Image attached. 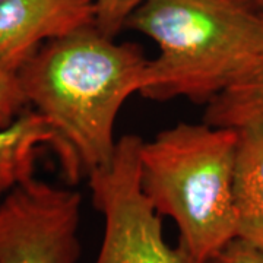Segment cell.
Instances as JSON below:
<instances>
[{
  "label": "cell",
  "mask_w": 263,
  "mask_h": 263,
  "mask_svg": "<svg viewBox=\"0 0 263 263\" xmlns=\"http://www.w3.org/2000/svg\"><path fill=\"white\" fill-rule=\"evenodd\" d=\"M233 196L237 237L263 249V123L237 129Z\"/></svg>",
  "instance_id": "obj_7"
},
{
  "label": "cell",
  "mask_w": 263,
  "mask_h": 263,
  "mask_svg": "<svg viewBox=\"0 0 263 263\" xmlns=\"http://www.w3.org/2000/svg\"><path fill=\"white\" fill-rule=\"evenodd\" d=\"M56 146L53 127L34 108L25 110L10 126L0 129V196L34 177L40 154Z\"/></svg>",
  "instance_id": "obj_8"
},
{
  "label": "cell",
  "mask_w": 263,
  "mask_h": 263,
  "mask_svg": "<svg viewBox=\"0 0 263 263\" xmlns=\"http://www.w3.org/2000/svg\"><path fill=\"white\" fill-rule=\"evenodd\" d=\"M206 263H263V249L235 237Z\"/></svg>",
  "instance_id": "obj_12"
},
{
  "label": "cell",
  "mask_w": 263,
  "mask_h": 263,
  "mask_svg": "<svg viewBox=\"0 0 263 263\" xmlns=\"http://www.w3.org/2000/svg\"><path fill=\"white\" fill-rule=\"evenodd\" d=\"M146 0H94L95 25L110 37H117L132 13Z\"/></svg>",
  "instance_id": "obj_11"
},
{
  "label": "cell",
  "mask_w": 263,
  "mask_h": 263,
  "mask_svg": "<svg viewBox=\"0 0 263 263\" xmlns=\"http://www.w3.org/2000/svg\"><path fill=\"white\" fill-rule=\"evenodd\" d=\"M91 24L94 0H0V65L18 72L44 43Z\"/></svg>",
  "instance_id": "obj_6"
},
{
  "label": "cell",
  "mask_w": 263,
  "mask_h": 263,
  "mask_svg": "<svg viewBox=\"0 0 263 263\" xmlns=\"http://www.w3.org/2000/svg\"><path fill=\"white\" fill-rule=\"evenodd\" d=\"M235 145L237 129L206 122L179 123L142 142V190L177 224V247L190 263H206L237 237Z\"/></svg>",
  "instance_id": "obj_3"
},
{
  "label": "cell",
  "mask_w": 263,
  "mask_h": 263,
  "mask_svg": "<svg viewBox=\"0 0 263 263\" xmlns=\"http://www.w3.org/2000/svg\"><path fill=\"white\" fill-rule=\"evenodd\" d=\"M148 60L138 44L117 43L91 24L44 43L18 70L28 105L56 133L70 181L111 161L117 116L141 92Z\"/></svg>",
  "instance_id": "obj_1"
},
{
  "label": "cell",
  "mask_w": 263,
  "mask_h": 263,
  "mask_svg": "<svg viewBox=\"0 0 263 263\" xmlns=\"http://www.w3.org/2000/svg\"><path fill=\"white\" fill-rule=\"evenodd\" d=\"M28 107L18 72L0 65V129L18 119Z\"/></svg>",
  "instance_id": "obj_10"
},
{
  "label": "cell",
  "mask_w": 263,
  "mask_h": 263,
  "mask_svg": "<svg viewBox=\"0 0 263 263\" xmlns=\"http://www.w3.org/2000/svg\"><path fill=\"white\" fill-rule=\"evenodd\" d=\"M126 28L151 38L139 94L208 104L263 59V9L253 0H146Z\"/></svg>",
  "instance_id": "obj_2"
},
{
  "label": "cell",
  "mask_w": 263,
  "mask_h": 263,
  "mask_svg": "<svg viewBox=\"0 0 263 263\" xmlns=\"http://www.w3.org/2000/svg\"><path fill=\"white\" fill-rule=\"evenodd\" d=\"M82 196L31 177L0 202V263H78Z\"/></svg>",
  "instance_id": "obj_5"
},
{
  "label": "cell",
  "mask_w": 263,
  "mask_h": 263,
  "mask_svg": "<svg viewBox=\"0 0 263 263\" xmlns=\"http://www.w3.org/2000/svg\"><path fill=\"white\" fill-rule=\"evenodd\" d=\"M253 3L257 6V8L263 9V0H253Z\"/></svg>",
  "instance_id": "obj_13"
},
{
  "label": "cell",
  "mask_w": 263,
  "mask_h": 263,
  "mask_svg": "<svg viewBox=\"0 0 263 263\" xmlns=\"http://www.w3.org/2000/svg\"><path fill=\"white\" fill-rule=\"evenodd\" d=\"M203 122L233 129L263 123V59L206 104Z\"/></svg>",
  "instance_id": "obj_9"
},
{
  "label": "cell",
  "mask_w": 263,
  "mask_h": 263,
  "mask_svg": "<svg viewBox=\"0 0 263 263\" xmlns=\"http://www.w3.org/2000/svg\"><path fill=\"white\" fill-rule=\"evenodd\" d=\"M142 142L136 135L122 136L111 161L88 176L92 203L104 218L95 263H190L165 241L161 215L142 190Z\"/></svg>",
  "instance_id": "obj_4"
}]
</instances>
